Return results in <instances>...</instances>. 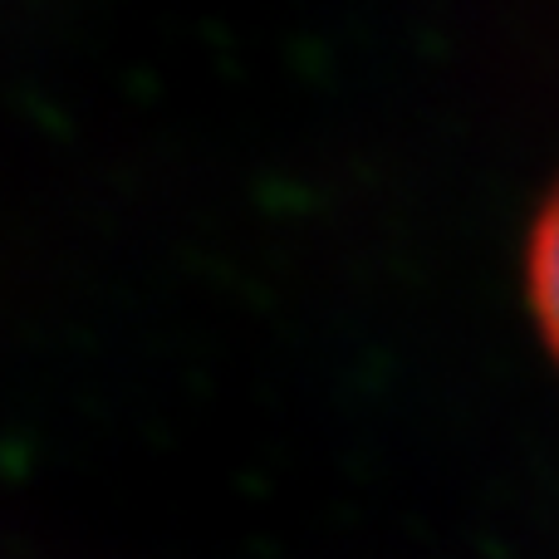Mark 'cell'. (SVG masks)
<instances>
[{
	"label": "cell",
	"mask_w": 559,
	"mask_h": 559,
	"mask_svg": "<svg viewBox=\"0 0 559 559\" xmlns=\"http://www.w3.org/2000/svg\"><path fill=\"white\" fill-rule=\"evenodd\" d=\"M525 295H531L535 329H540L545 348H550V358L559 364V182L531 222V241H525Z\"/></svg>",
	"instance_id": "cell-1"
}]
</instances>
